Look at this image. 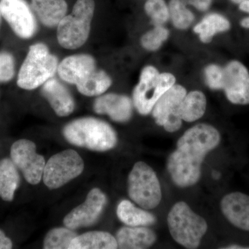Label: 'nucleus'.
I'll return each mask as SVG.
<instances>
[{"label": "nucleus", "instance_id": "4be33fe9", "mask_svg": "<svg viewBox=\"0 0 249 249\" xmlns=\"http://www.w3.org/2000/svg\"><path fill=\"white\" fill-rule=\"evenodd\" d=\"M206 98L201 91L186 93L178 107V114L181 120L192 123L201 119L206 109Z\"/></svg>", "mask_w": 249, "mask_h": 249}, {"label": "nucleus", "instance_id": "5701e85b", "mask_svg": "<svg viewBox=\"0 0 249 249\" xmlns=\"http://www.w3.org/2000/svg\"><path fill=\"white\" fill-rule=\"evenodd\" d=\"M116 239L107 232L91 231L77 235L70 244L69 249H115Z\"/></svg>", "mask_w": 249, "mask_h": 249}, {"label": "nucleus", "instance_id": "4468645a", "mask_svg": "<svg viewBox=\"0 0 249 249\" xmlns=\"http://www.w3.org/2000/svg\"><path fill=\"white\" fill-rule=\"evenodd\" d=\"M96 70V61L91 55L76 54L64 58L58 64L57 71L63 81L76 86Z\"/></svg>", "mask_w": 249, "mask_h": 249}, {"label": "nucleus", "instance_id": "f03ea898", "mask_svg": "<svg viewBox=\"0 0 249 249\" xmlns=\"http://www.w3.org/2000/svg\"><path fill=\"white\" fill-rule=\"evenodd\" d=\"M63 134L70 143L94 151H107L117 143V136L111 126L95 118L72 121L65 126Z\"/></svg>", "mask_w": 249, "mask_h": 249}, {"label": "nucleus", "instance_id": "412c9836", "mask_svg": "<svg viewBox=\"0 0 249 249\" xmlns=\"http://www.w3.org/2000/svg\"><path fill=\"white\" fill-rule=\"evenodd\" d=\"M230 29L231 23L227 18L217 13H212L206 15L196 24L193 31L199 36L201 42L207 44L211 42L217 34L226 32Z\"/></svg>", "mask_w": 249, "mask_h": 249}, {"label": "nucleus", "instance_id": "dca6fc26", "mask_svg": "<svg viewBox=\"0 0 249 249\" xmlns=\"http://www.w3.org/2000/svg\"><path fill=\"white\" fill-rule=\"evenodd\" d=\"M221 209L228 221L242 230L249 231V196L234 192L224 196Z\"/></svg>", "mask_w": 249, "mask_h": 249}, {"label": "nucleus", "instance_id": "7c9ffc66", "mask_svg": "<svg viewBox=\"0 0 249 249\" xmlns=\"http://www.w3.org/2000/svg\"><path fill=\"white\" fill-rule=\"evenodd\" d=\"M14 74V57L8 52H0V83L12 80Z\"/></svg>", "mask_w": 249, "mask_h": 249}, {"label": "nucleus", "instance_id": "9b49d317", "mask_svg": "<svg viewBox=\"0 0 249 249\" xmlns=\"http://www.w3.org/2000/svg\"><path fill=\"white\" fill-rule=\"evenodd\" d=\"M0 11L15 34L29 39L37 31V21L32 8L25 0H1Z\"/></svg>", "mask_w": 249, "mask_h": 249}, {"label": "nucleus", "instance_id": "2f4dec72", "mask_svg": "<svg viewBox=\"0 0 249 249\" xmlns=\"http://www.w3.org/2000/svg\"><path fill=\"white\" fill-rule=\"evenodd\" d=\"M187 4L191 5L198 11L206 12L211 7L212 0H186Z\"/></svg>", "mask_w": 249, "mask_h": 249}, {"label": "nucleus", "instance_id": "b1692460", "mask_svg": "<svg viewBox=\"0 0 249 249\" xmlns=\"http://www.w3.org/2000/svg\"><path fill=\"white\" fill-rule=\"evenodd\" d=\"M116 213L121 222L128 227H148L157 221L154 214L136 207L128 200L119 203Z\"/></svg>", "mask_w": 249, "mask_h": 249}, {"label": "nucleus", "instance_id": "aec40b11", "mask_svg": "<svg viewBox=\"0 0 249 249\" xmlns=\"http://www.w3.org/2000/svg\"><path fill=\"white\" fill-rule=\"evenodd\" d=\"M17 167L11 159L0 160V199L14 200L15 193L20 184V176Z\"/></svg>", "mask_w": 249, "mask_h": 249}, {"label": "nucleus", "instance_id": "f257e3e1", "mask_svg": "<svg viewBox=\"0 0 249 249\" xmlns=\"http://www.w3.org/2000/svg\"><path fill=\"white\" fill-rule=\"evenodd\" d=\"M220 140L219 132L211 124H197L186 131L168 160L167 166L174 183L181 188L196 184L200 178L205 157L217 147Z\"/></svg>", "mask_w": 249, "mask_h": 249}, {"label": "nucleus", "instance_id": "473e14b6", "mask_svg": "<svg viewBox=\"0 0 249 249\" xmlns=\"http://www.w3.org/2000/svg\"><path fill=\"white\" fill-rule=\"evenodd\" d=\"M13 248V242L4 232L0 229V249H11Z\"/></svg>", "mask_w": 249, "mask_h": 249}, {"label": "nucleus", "instance_id": "2eb2a0df", "mask_svg": "<svg viewBox=\"0 0 249 249\" xmlns=\"http://www.w3.org/2000/svg\"><path fill=\"white\" fill-rule=\"evenodd\" d=\"M132 100L128 96L109 93L96 98L93 109L97 114H107L113 121L125 123L132 116Z\"/></svg>", "mask_w": 249, "mask_h": 249}, {"label": "nucleus", "instance_id": "9d476101", "mask_svg": "<svg viewBox=\"0 0 249 249\" xmlns=\"http://www.w3.org/2000/svg\"><path fill=\"white\" fill-rule=\"evenodd\" d=\"M186 93L184 87L174 85L160 96L152 108L151 112L156 124L163 126L167 132H175L181 128L182 120L178 110Z\"/></svg>", "mask_w": 249, "mask_h": 249}, {"label": "nucleus", "instance_id": "1a4fd4ad", "mask_svg": "<svg viewBox=\"0 0 249 249\" xmlns=\"http://www.w3.org/2000/svg\"><path fill=\"white\" fill-rule=\"evenodd\" d=\"M11 160L27 182L36 185L40 182L45 166L44 157L36 152V145L27 139L14 142L11 147Z\"/></svg>", "mask_w": 249, "mask_h": 249}, {"label": "nucleus", "instance_id": "ddd939ff", "mask_svg": "<svg viewBox=\"0 0 249 249\" xmlns=\"http://www.w3.org/2000/svg\"><path fill=\"white\" fill-rule=\"evenodd\" d=\"M106 204V195L98 188H93L88 193L84 203L72 210L65 217V227L75 230L93 225L99 219Z\"/></svg>", "mask_w": 249, "mask_h": 249}, {"label": "nucleus", "instance_id": "6e6552de", "mask_svg": "<svg viewBox=\"0 0 249 249\" xmlns=\"http://www.w3.org/2000/svg\"><path fill=\"white\" fill-rule=\"evenodd\" d=\"M84 170V162L78 152L67 150L52 156L44 169V183L50 189H57L76 178Z\"/></svg>", "mask_w": 249, "mask_h": 249}, {"label": "nucleus", "instance_id": "c756f323", "mask_svg": "<svg viewBox=\"0 0 249 249\" xmlns=\"http://www.w3.org/2000/svg\"><path fill=\"white\" fill-rule=\"evenodd\" d=\"M206 84L212 90H221L223 78V67L217 64H210L205 67Z\"/></svg>", "mask_w": 249, "mask_h": 249}, {"label": "nucleus", "instance_id": "7ed1b4c3", "mask_svg": "<svg viewBox=\"0 0 249 249\" xmlns=\"http://www.w3.org/2000/svg\"><path fill=\"white\" fill-rule=\"evenodd\" d=\"M58 67V58L51 53L47 45L34 44L29 48L19 70L17 84L22 89H35L53 78Z\"/></svg>", "mask_w": 249, "mask_h": 249}, {"label": "nucleus", "instance_id": "6ab92c4d", "mask_svg": "<svg viewBox=\"0 0 249 249\" xmlns=\"http://www.w3.org/2000/svg\"><path fill=\"white\" fill-rule=\"evenodd\" d=\"M31 8L40 22L49 28L57 27L67 12L65 0H31Z\"/></svg>", "mask_w": 249, "mask_h": 249}, {"label": "nucleus", "instance_id": "72a5a7b5", "mask_svg": "<svg viewBox=\"0 0 249 249\" xmlns=\"http://www.w3.org/2000/svg\"><path fill=\"white\" fill-rule=\"evenodd\" d=\"M239 9L243 12L247 13L249 14V1H243L239 4Z\"/></svg>", "mask_w": 249, "mask_h": 249}, {"label": "nucleus", "instance_id": "c85d7f7f", "mask_svg": "<svg viewBox=\"0 0 249 249\" xmlns=\"http://www.w3.org/2000/svg\"><path fill=\"white\" fill-rule=\"evenodd\" d=\"M144 10L154 26H163L170 19L169 7L165 0H147Z\"/></svg>", "mask_w": 249, "mask_h": 249}, {"label": "nucleus", "instance_id": "c9c22d12", "mask_svg": "<svg viewBox=\"0 0 249 249\" xmlns=\"http://www.w3.org/2000/svg\"><path fill=\"white\" fill-rule=\"evenodd\" d=\"M224 249H249V247H242V246L240 245H230L228 246L227 247H225V248Z\"/></svg>", "mask_w": 249, "mask_h": 249}, {"label": "nucleus", "instance_id": "f704fd0d", "mask_svg": "<svg viewBox=\"0 0 249 249\" xmlns=\"http://www.w3.org/2000/svg\"><path fill=\"white\" fill-rule=\"evenodd\" d=\"M240 25L245 29H249V17L242 19L240 22Z\"/></svg>", "mask_w": 249, "mask_h": 249}, {"label": "nucleus", "instance_id": "39448f33", "mask_svg": "<svg viewBox=\"0 0 249 249\" xmlns=\"http://www.w3.org/2000/svg\"><path fill=\"white\" fill-rule=\"evenodd\" d=\"M170 235L180 245L187 249H196L208 229L204 218L192 211L184 201L173 206L168 215Z\"/></svg>", "mask_w": 249, "mask_h": 249}, {"label": "nucleus", "instance_id": "58836bf2", "mask_svg": "<svg viewBox=\"0 0 249 249\" xmlns=\"http://www.w3.org/2000/svg\"><path fill=\"white\" fill-rule=\"evenodd\" d=\"M0 16H1V11H0Z\"/></svg>", "mask_w": 249, "mask_h": 249}, {"label": "nucleus", "instance_id": "4c0bfd02", "mask_svg": "<svg viewBox=\"0 0 249 249\" xmlns=\"http://www.w3.org/2000/svg\"><path fill=\"white\" fill-rule=\"evenodd\" d=\"M213 176L214 178H219V176H220V175H219V173L214 172V173H213Z\"/></svg>", "mask_w": 249, "mask_h": 249}, {"label": "nucleus", "instance_id": "423d86ee", "mask_svg": "<svg viewBox=\"0 0 249 249\" xmlns=\"http://www.w3.org/2000/svg\"><path fill=\"white\" fill-rule=\"evenodd\" d=\"M176 78L168 72L160 73L156 67L148 65L141 72L138 84L134 88L132 99L139 114L147 115L160 96L175 85Z\"/></svg>", "mask_w": 249, "mask_h": 249}, {"label": "nucleus", "instance_id": "a878e982", "mask_svg": "<svg viewBox=\"0 0 249 249\" xmlns=\"http://www.w3.org/2000/svg\"><path fill=\"white\" fill-rule=\"evenodd\" d=\"M187 5L186 0H170L168 4L170 19L174 27L178 30L188 29L195 20L194 14Z\"/></svg>", "mask_w": 249, "mask_h": 249}, {"label": "nucleus", "instance_id": "20e7f679", "mask_svg": "<svg viewBox=\"0 0 249 249\" xmlns=\"http://www.w3.org/2000/svg\"><path fill=\"white\" fill-rule=\"evenodd\" d=\"M94 9L93 0H77L71 14L66 15L57 26L59 45L71 50L84 45L89 37Z\"/></svg>", "mask_w": 249, "mask_h": 249}, {"label": "nucleus", "instance_id": "f8f14e48", "mask_svg": "<svg viewBox=\"0 0 249 249\" xmlns=\"http://www.w3.org/2000/svg\"><path fill=\"white\" fill-rule=\"evenodd\" d=\"M221 90L232 104H249V72L242 62L232 60L223 67Z\"/></svg>", "mask_w": 249, "mask_h": 249}, {"label": "nucleus", "instance_id": "393cba45", "mask_svg": "<svg viewBox=\"0 0 249 249\" xmlns=\"http://www.w3.org/2000/svg\"><path fill=\"white\" fill-rule=\"evenodd\" d=\"M111 83V78L106 71L96 69L88 78L76 85V88L80 93L91 97L101 96L110 88Z\"/></svg>", "mask_w": 249, "mask_h": 249}, {"label": "nucleus", "instance_id": "0eeeda50", "mask_svg": "<svg viewBox=\"0 0 249 249\" xmlns=\"http://www.w3.org/2000/svg\"><path fill=\"white\" fill-rule=\"evenodd\" d=\"M129 197L144 209L157 207L161 200V188L157 174L145 162L134 164L128 176Z\"/></svg>", "mask_w": 249, "mask_h": 249}, {"label": "nucleus", "instance_id": "e433bc0d", "mask_svg": "<svg viewBox=\"0 0 249 249\" xmlns=\"http://www.w3.org/2000/svg\"><path fill=\"white\" fill-rule=\"evenodd\" d=\"M232 3L236 4H240V3L243 2V1H249V0H231Z\"/></svg>", "mask_w": 249, "mask_h": 249}, {"label": "nucleus", "instance_id": "a211bd4d", "mask_svg": "<svg viewBox=\"0 0 249 249\" xmlns=\"http://www.w3.org/2000/svg\"><path fill=\"white\" fill-rule=\"evenodd\" d=\"M118 248L143 249L150 248L155 243L157 236L153 231L145 227L121 228L116 234Z\"/></svg>", "mask_w": 249, "mask_h": 249}, {"label": "nucleus", "instance_id": "cd10ccee", "mask_svg": "<svg viewBox=\"0 0 249 249\" xmlns=\"http://www.w3.org/2000/svg\"><path fill=\"white\" fill-rule=\"evenodd\" d=\"M170 31L163 26H155L151 30L147 31L141 38L142 48L148 52H157L168 40Z\"/></svg>", "mask_w": 249, "mask_h": 249}, {"label": "nucleus", "instance_id": "bb28decb", "mask_svg": "<svg viewBox=\"0 0 249 249\" xmlns=\"http://www.w3.org/2000/svg\"><path fill=\"white\" fill-rule=\"evenodd\" d=\"M77 234L69 228H55L46 235L44 240V249H69L70 244Z\"/></svg>", "mask_w": 249, "mask_h": 249}, {"label": "nucleus", "instance_id": "f3484780", "mask_svg": "<svg viewBox=\"0 0 249 249\" xmlns=\"http://www.w3.org/2000/svg\"><path fill=\"white\" fill-rule=\"evenodd\" d=\"M42 93L51 107L59 116H67L74 110L73 96L65 85L57 78H52L42 85Z\"/></svg>", "mask_w": 249, "mask_h": 249}]
</instances>
